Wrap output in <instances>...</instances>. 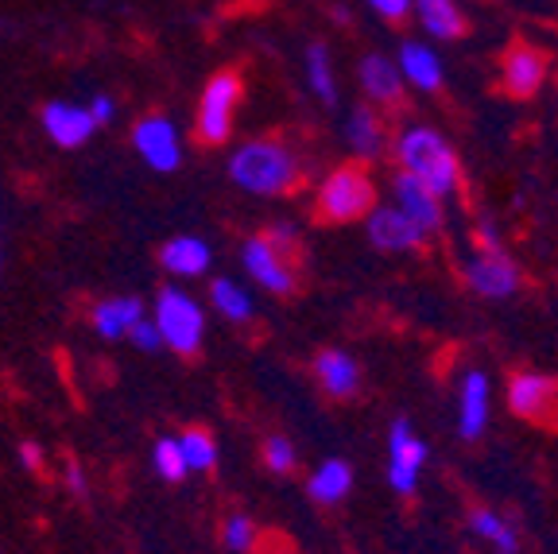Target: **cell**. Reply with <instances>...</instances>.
<instances>
[{
	"label": "cell",
	"mask_w": 558,
	"mask_h": 554,
	"mask_svg": "<svg viewBox=\"0 0 558 554\" xmlns=\"http://www.w3.org/2000/svg\"><path fill=\"white\" fill-rule=\"evenodd\" d=\"M209 306L221 314L226 322L233 326H244V322L253 318V294L244 291L236 279H209Z\"/></svg>",
	"instance_id": "obj_24"
},
{
	"label": "cell",
	"mask_w": 558,
	"mask_h": 554,
	"mask_svg": "<svg viewBox=\"0 0 558 554\" xmlns=\"http://www.w3.org/2000/svg\"><path fill=\"white\" fill-rule=\"evenodd\" d=\"M365 229H368L373 249H380V252H418L430 241V237L396 206H376L373 214L365 217Z\"/></svg>",
	"instance_id": "obj_10"
},
{
	"label": "cell",
	"mask_w": 558,
	"mask_h": 554,
	"mask_svg": "<svg viewBox=\"0 0 558 554\" xmlns=\"http://www.w3.org/2000/svg\"><path fill=\"white\" fill-rule=\"evenodd\" d=\"M264 466H268L271 473H291V469L299 466L295 442H291L288 434H271V438L264 442Z\"/></svg>",
	"instance_id": "obj_30"
},
{
	"label": "cell",
	"mask_w": 558,
	"mask_h": 554,
	"mask_svg": "<svg viewBox=\"0 0 558 554\" xmlns=\"http://www.w3.org/2000/svg\"><path fill=\"white\" fill-rule=\"evenodd\" d=\"M174 438H179V450H183V461L191 473H209V469L218 466V442H214L209 431L191 426V431L174 434Z\"/></svg>",
	"instance_id": "obj_27"
},
{
	"label": "cell",
	"mask_w": 558,
	"mask_h": 554,
	"mask_svg": "<svg viewBox=\"0 0 558 554\" xmlns=\"http://www.w3.org/2000/svg\"><path fill=\"white\" fill-rule=\"evenodd\" d=\"M423 466H427V442L415 434L411 419H396L388 431V485L392 493L415 496Z\"/></svg>",
	"instance_id": "obj_7"
},
{
	"label": "cell",
	"mask_w": 558,
	"mask_h": 554,
	"mask_svg": "<svg viewBox=\"0 0 558 554\" xmlns=\"http://www.w3.org/2000/svg\"><path fill=\"white\" fill-rule=\"evenodd\" d=\"M508 408L512 416L543 423L558 408V381L547 373H515L508 381Z\"/></svg>",
	"instance_id": "obj_11"
},
{
	"label": "cell",
	"mask_w": 558,
	"mask_h": 554,
	"mask_svg": "<svg viewBox=\"0 0 558 554\" xmlns=\"http://www.w3.org/2000/svg\"><path fill=\"white\" fill-rule=\"evenodd\" d=\"M345 144H349V152L357 156V164H373V159H380L384 144H388V129H384V117L376 113L373 105H357V109H349Z\"/></svg>",
	"instance_id": "obj_20"
},
{
	"label": "cell",
	"mask_w": 558,
	"mask_h": 554,
	"mask_svg": "<svg viewBox=\"0 0 558 554\" xmlns=\"http://www.w3.org/2000/svg\"><path fill=\"white\" fill-rule=\"evenodd\" d=\"M488 411H493V384L481 369H470L458 392V434L465 442H477L488 426Z\"/></svg>",
	"instance_id": "obj_15"
},
{
	"label": "cell",
	"mask_w": 558,
	"mask_h": 554,
	"mask_svg": "<svg viewBox=\"0 0 558 554\" xmlns=\"http://www.w3.org/2000/svg\"><path fill=\"white\" fill-rule=\"evenodd\" d=\"M66 489H74V496L89 493V481H86V473H82L78 461H70V466H66Z\"/></svg>",
	"instance_id": "obj_37"
},
{
	"label": "cell",
	"mask_w": 558,
	"mask_h": 554,
	"mask_svg": "<svg viewBox=\"0 0 558 554\" xmlns=\"http://www.w3.org/2000/svg\"><path fill=\"white\" fill-rule=\"evenodd\" d=\"M241 264L248 272V279H256V287L271 294H295L299 291V261L283 256L268 237H248L241 249Z\"/></svg>",
	"instance_id": "obj_6"
},
{
	"label": "cell",
	"mask_w": 558,
	"mask_h": 554,
	"mask_svg": "<svg viewBox=\"0 0 558 554\" xmlns=\"http://www.w3.org/2000/svg\"><path fill=\"white\" fill-rule=\"evenodd\" d=\"M151 322H156L159 338H163V349L179 357H194L206 341V311L194 294H186L183 287H163L156 294V311H151Z\"/></svg>",
	"instance_id": "obj_4"
},
{
	"label": "cell",
	"mask_w": 558,
	"mask_h": 554,
	"mask_svg": "<svg viewBox=\"0 0 558 554\" xmlns=\"http://www.w3.org/2000/svg\"><path fill=\"white\" fill-rule=\"evenodd\" d=\"M86 109H89V117H94L97 129H101V124H109L117 117V101L109 94H94V101H89Z\"/></svg>",
	"instance_id": "obj_35"
},
{
	"label": "cell",
	"mask_w": 558,
	"mask_h": 554,
	"mask_svg": "<svg viewBox=\"0 0 558 554\" xmlns=\"http://www.w3.org/2000/svg\"><path fill=\"white\" fill-rule=\"evenodd\" d=\"M353 489V466L345 458H330L306 477V493L314 504H341Z\"/></svg>",
	"instance_id": "obj_23"
},
{
	"label": "cell",
	"mask_w": 558,
	"mask_h": 554,
	"mask_svg": "<svg viewBox=\"0 0 558 554\" xmlns=\"http://www.w3.org/2000/svg\"><path fill=\"white\" fill-rule=\"evenodd\" d=\"M465 284H470V291L481 294V299H512V294L520 291L523 276L505 249L473 252L470 261H465Z\"/></svg>",
	"instance_id": "obj_9"
},
{
	"label": "cell",
	"mask_w": 558,
	"mask_h": 554,
	"mask_svg": "<svg viewBox=\"0 0 558 554\" xmlns=\"http://www.w3.org/2000/svg\"><path fill=\"white\" fill-rule=\"evenodd\" d=\"M229 179L233 186L248 194H260V198H279V194H291L299 191V182H303V164L299 156L291 152V144L276 136H264V140H248V144L233 147V156H229Z\"/></svg>",
	"instance_id": "obj_1"
},
{
	"label": "cell",
	"mask_w": 558,
	"mask_h": 554,
	"mask_svg": "<svg viewBox=\"0 0 558 554\" xmlns=\"http://www.w3.org/2000/svg\"><path fill=\"white\" fill-rule=\"evenodd\" d=\"M159 264L174 279H202L209 272V264H214V252H209V244L202 237H171L159 249Z\"/></svg>",
	"instance_id": "obj_21"
},
{
	"label": "cell",
	"mask_w": 558,
	"mask_h": 554,
	"mask_svg": "<svg viewBox=\"0 0 558 554\" xmlns=\"http://www.w3.org/2000/svg\"><path fill=\"white\" fill-rule=\"evenodd\" d=\"M306 86L323 105H338V79H333L330 51L323 44L306 47Z\"/></svg>",
	"instance_id": "obj_26"
},
{
	"label": "cell",
	"mask_w": 558,
	"mask_h": 554,
	"mask_svg": "<svg viewBox=\"0 0 558 554\" xmlns=\"http://www.w3.org/2000/svg\"><path fill=\"white\" fill-rule=\"evenodd\" d=\"M396 67H400L403 86L418 89V94H438V89H442V79H446L442 59H438L427 44H418V39L400 44V59H396Z\"/></svg>",
	"instance_id": "obj_19"
},
{
	"label": "cell",
	"mask_w": 558,
	"mask_h": 554,
	"mask_svg": "<svg viewBox=\"0 0 558 554\" xmlns=\"http://www.w3.org/2000/svg\"><path fill=\"white\" fill-rule=\"evenodd\" d=\"M129 338H132V346L144 349V353H159V349H163V338H159V329H156V322H151V314H144V318L129 329Z\"/></svg>",
	"instance_id": "obj_32"
},
{
	"label": "cell",
	"mask_w": 558,
	"mask_h": 554,
	"mask_svg": "<svg viewBox=\"0 0 558 554\" xmlns=\"http://www.w3.org/2000/svg\"><path fill=\"white\" fill-rule=\"evenodd\" d=\"M20 461H24L27 473L44 469V446H39V442H20Z\"/></svg>",
	"instance_id": "obj_36"
},
{
	"label": "cell",
	"mask_w": 558,
	"mask_h": 554,
	"mask_svg": "<svg viewBox=\"0 0 558 554\" xmlns=\"http://www.w3.org/2000/svg\"><path fill=\"white\" fill-rule=\"evenodd\" d=\"M473 249H477V252H500V249H505L497 221H488V217H481L477 229H473Z\"/></svg>",
	"instance_id": "obj_34"
},
{
	"label": "cell",
	"mask_w": 558,
	"mask_h": 554,
	"mask_svg": "<svg viewBox=\"0 0 558 554\" xmlns=\"http://www.w3.org/2000/svg\"><path fill=\"white\" fill-rule=\"evenodd\" d=\"M411 12L418 16L423 32L435 39H462L465 35V12L458 9V0H415Z\"/></svg>",
	"instance_id": "obj_22"
},
{
	"label": "cell",
	"mask_w": 558,
	"mask_h": 554,
	"mask_svg": "<svg viewBox=\"0 0 558 554\" xmlns=\"http://www.w3.org/2000/svg\"><path fill=\"white\" fill-rule=\"evenodd\" d=\"M411 4L415 0H368V9L384 20V24H403L411 16Z\"/></svg>",
	"instance_id": "obj_33"
},
{
	"label": "cell",
	"mask_w": 558,
	"mask_h": 554,
	"mask_svg": "<svg viewBox=\"0 0 558 554\" xmlns=\"http://www.w3.org/2000/svg\"><path fill=\"white\" fill-rule=\"evenodd\" d=\"M132 147H136V156L159 174H171L174 167L183 164V136L174 129L171 117L163 113H151L132 129Z\"/></svg>",
	"instance_id": "obj_8"
},
{
	"label": "cell",
	"mask_w": 558,
	"mask_h": 554,
	"mask_svg": "<svg viewBox=\"0 0 558 554\" xmlns=\"http://www.w3.org/2000/svg\"><path fill=\"white\" fill-rule=\"evenodd\" d=\"M221 543H226V551L233 554H248L256 543H260V531H256V523L244 516V511H233L226 520V528H221Z\"/></svg>",
	"instance_id": "obj_29"
},
{
	"label": "cell",
	"mask_w": 558,
	"mask_h": 554,
	"mask_svg": "<svg viewBox=\"0 0 558 554\" xmlns=\"http://www.w3.org/2000/svg\"><path fill=\"white\" fill-rule=\"evenodd\" d=\"M279 554H295V551H279Z\"/></svg>",
	"instance_id": "obj_38"
},
{
	"label": "cell",
	"mask_w": 558,
	"mask_h": 554,
	"mask_svg": "<svg viewBox=\"0 0 558 554\" xmlns=\"http://www.w3.org/2000/svg\"><path fill=\"white\" fill-rule=\"evenodd\" d=\"M241 97H244V82L236 70H221V74H214L206 82V89L198 97V113H194V136H198V144L221 147L233 136Z\"/></svg>",
	"instance_id": "obj_5"
},
{
	"label": "cell",
	"mask_w": 558,
	"mask_h": 554,
	"mask_svg": "<svg viewBox=\"0 0 558 554\" xmlns=\"http://www.w3.org/2000/svg\"><path fill=\"white\" fill-rule=\"evenodd\" d=\"M357 82H361V89H365L368 101L380 105V109H396V105L403 101L400 67H396V59H388V55H380V51L365 55L357 67Z\"/></svg>",
	"instance_id": "obj_16"
},
{
	"label": "cell",
	"mask_w": 558,
	"mask_h": 554,
	"mask_svg": "<svg viewBox=\"0 0 558 554\" xmlns=\"http://www.w3.org/2000/svg\"><path fill=\"white\" fill-rule=\"evenodd\" d=\"M314 381L330 399H349L361 392V364L345 349H323L314 357Z\"/></svg>",
	"instance_id": "obj_17"
},
{
	"label": "cell",
	"mask_w": 558,
	"mask_h": 554,
	"mask_svg": "<svg viewBox=\"0 0 558 554\" xmlns=\"http://www.w3.org/2000/svg\"><path fill=\"white\" fill-rule=\"evenodd\" d=\"M543 79H547V55L527 44L508 47L505 59H500V86H505L515 101H527V97L539 94Z\"/></svg>",
	"instance_id": "obj_13"
},
{
	"label": "cell",
	"mask_w": 558,
	"mask_h": 554,
	"mask_svg": "<svg viewBox=\"0 0 558 554\" xmlns=\"http://www.w3.org/2000/svg\"><path fill=\"white\" fill-rule=\"evenodd\" d=\"M392 156L400 164L403 174L418 179L430 194L438 198H450L462 186V159L453 152V144L442 132L427 129V124H408V129L396 136Z\"/></svg>",
	"instance_id": "obj_2"
},
{
	"label": "cell",
	"mask_w": 558,
	"mask_h": 554,
	"mask_svg": "<svg viewBox=\"0 0 558 554\" xmlns=\"http://www.w3.org/2000/svg\"><path fill=\"white\" fill-rule=\"evenodd\" d=\"M151 461H156V473L163 477L167 485H179V481L191 477V469H186V461H183V450H179V438H159L156 450H151Z\"/></svg>",
	"instance_id": "obj_28"
},
{
	"label": "cell",
	"mask_w": 558,
	"mask_h": 554,
	"mask_svg": "<svg viewBox=\"0 0 558 554\" xmlns=\"http://www.w3.org/2000/svg\"><path fill=\"white\" fill-rule=\"evenodd\" d=\"M39 124H44L47 140H51L54 147H66V152L89 144V136L97 132L89 109L74 101H47L44 113H39Z\"/></svg>",
	"instance_id": "obj_12"
},
{
	"label": "cell",
	"mask_w": 558,
	"mask_h": 554,
	"mask_svg": "<svg viewBox=\"0 0 558 554\" xmlns=\"http://www.w3.org/2000/svg\"><path fill=\"white\" fill-rule=\"evenodd\" d=\"M264 237H268V241L276 244L283 256L299 261V252H303V233H299V226H291V221H276V226H271Z\"/></svg>",
	"instance_id": "obj_31"
},
{
	"label": "cell",
	"mask_w": 558,
	"mask_h": 554,
	"mask_svg": "<svg viewBox=\"0 0 558 554\" xmlns=\"http://www.w3.org/2000/svg\"><path fill=\"white\" fill-rule=\"evenodd\" d=\"M470 528L473 535H481L497 554H520V535H515L512 523L493 508H473L470 511Z\"/></svg>",
	"instance_id": "obj_25"
},
{
	"label": "cell",
	"mask_w": 558,
	"mask_h": 554,
	"mask_svg": "<svg viewBox=\"0 0 558 554\" xmlns=\"http://www.w3.org/2000/svg\"><path fill=\"white\" fill-rule=\"evenodd\" d=\"M144 303H140L136 294H109L101 303H94L89 311V322H94L97 338L101 341H124L129 338V329L144 318Z\"/></svg>",
	"instance_id": "obj_18"
},
{
	"label": "cell",
	"mask_w": 558,
	"mask_h": 554,
	"mask_svg": "<svg viewBox=\"0 0 558 554\" xmlns=\"http://www.w3.org/2000/svg\"><path fill=\"white\" fill-rule=\"evenodd\" d=\"M376 209V182L365 164L333 167L318 191H314V217L326 226H349V221H365Z\"/></svg>",
	"instance_id": "obj_3"
},
{
	"label": "cell",
	"mask_w": 558,
	"mask_h": 554,
	"mask_svg": "<svg viewBox=\"0 0 558 554\" xmlns=\"http://www.w3.org/2000/svg\"><path fill=\"white\" fill-rule=\"evenodd\" d=\"M392 206L403 209V214H408L427 237H435L438 229H442V221H446L442 198H438V194H430L423 182L411 179V174H403V171H396V179H392Z\"/></svg>",
	"instance_id": "obj_14"
}]
</instances>
